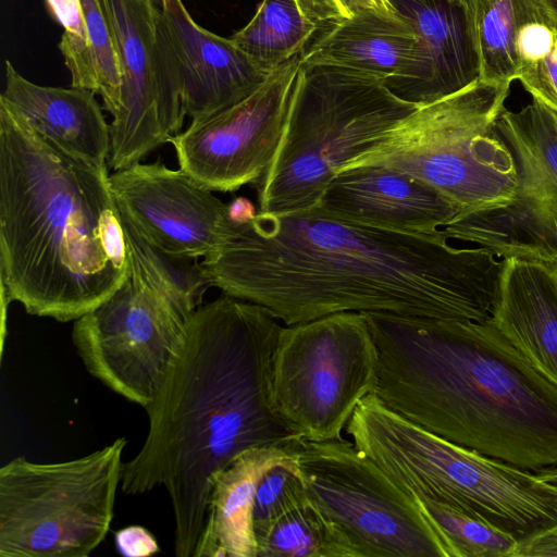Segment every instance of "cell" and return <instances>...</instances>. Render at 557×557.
<instances>
[{"mask_svg": "<svg viewBox=\"0 0 557 557\" xmlns=\"http://www.w3.org/2000/svg\"><path fill=\"white\" fill-rule=\"evenodd\" d=\"M200 267L210 286L267 308L285 325L338 312L483 322L503 260L456 248L436 233H408L333 216L319 207L258 211Z\"/></svg>", "mask_w": 557, "mask_h": 557, "instance_id": "obj_1", "label": "cell"}, {"mask_svg": "<svg viewBox=\"0 0 557 557\" xmlns=\"http://www.w3.org/2000/svg\"><path fill=\"white\" fill-rule=\"evenodd\" d=\"M283 325L257 304L224 294L189 317L121 487L136 495L165 486L174 552L194 557L214 479L239 454L299 436L280 416L272 370Z\"/></svg>", "mask_w": 557, "mask_h": 557, "instance_id": "obj_2", "label": "cell"}, {"mask_svg": "<svg viewBox=\"0 0 557 557\" xmlns=\"http://www.w3.org/2000/svg\"><path fill=\"white\" fill-rule=\"evenodd\" d=\"M374 393L401 417L522 470L557 467V384L483 322L363 313Z\"/></svg>", "mask_w": 557, "mask_h": 557, "instance_id": "obj_3", "label": "cell"}, {"mask_svg": "<svg viewBox=\"0 0 557 557\" xmlns=\"http://www.w3.org/2000/svg\"><path fill=\"white\" fill-rule=\"evenodd\" d=\"M107 165L69 154L0 99V281L9 301L75 321L125 281L129 260Z\"/></svg>", "mask_w": 557, "mask_h": 557, "instance_id": "obj_4", "label": "cell"}, {"mask_svg": "<svg viewBox=\"0 0 557 557\" xmlns=\"http://www.w3.org/2000/svg\"><path fill=\"white\" fill-rule=\"evenodd\" d=\"M345 430L414 498L481 518L518 542L557 524V487L417 425L373 393L359 403Z\"/></svg>", "mask_w": 557, "mask_h": 557, "instance_id": "obj_5", "label": "cell"}, {"mask_svg": "<svg viewBox=\"0 0 557 557\" xmlns=\"http://www.w3.org/2000/svg\"><path fill=\"white\" fill-rule=\"evenodd\" d=\"M419 108L392 92L384 79L301 60L281 144L255 184L259 211L318 207L346 162Z\"/></svg>", "mask_w": 557, "mask_h": 557, "instance_id": "obj_6", "label": "cell"}, {"mask_svg": "<svg viewBox=\"0 0 557 557\" xmlns=\"http://www.w3.org/2000/svg\"><path fill=\"white\" fill-rule=\"evenodd\" d=\"M509 88L480 79L420 107L339 170L380 165L407 173L435 188L462 214L504 207L516 193L517 172L495 123Z\"/></svg>", "mask_w": 557, "mask_h": 557, "instance_id": "obj_7", "label": "cell"}, {"mask_svg": "<svg viewBox=\"0 0 557 557\" xmlns=\"http://www.w3.org/2000/svg\"><path fill=\"white\" fill-rule=\"evenodd\" d=\"M127 442L84 457L35 462L16 457L0 469V556L86 557L110 530Z\"/></svg>", "mask_w": 557, "mask_h": 557, "instance_id": "obj_8", "label": "cell"}, {"mask_svg": "<svg viewBox=\"0 0 557 557\" xmlns=\"http://www.w3.org/2000/svg\"><path fill=\"white\" fill-rule=\"evenodd\" d=\"M310 502L352 557H454L419 502L343 437L293 442Z\"/></svg>", "mask_w": 557, "mask_h": 557, "instance_id": "obj_9", "label": "cell"}, {"mask_svg": "<svg viewBox=\"0 0 557 557\" xmlns=\"http://www.w3.org/2000/svg\"><path fill=\"white\" fill-rule=\"evenodd\" d=\"M272 384L280 416L299 437L341 438L376 384V350L364 314L338 312L283 326Z\"/></svg>", "mask_w": 557, "mask_h": 557, "instance_id": "obj_10", "label": "cell"}, {"mask_svg": "<svg viewBox=\"0 0 557 557\" xmlns=\"http://www.w3.org/2000/svg\"><path fill=\"white\" fill-rule=\"evenodd\" d=\"M189 317L129 267L109 298L75 320L72 338L92 376L146 408L163 385Z\"/></svg>", "mask_w": 557, "mask_h": 557, "instance_id": "obj_11", "label": "cell"}, {"mask_svg": "<svg viewBox=\"0 0 557 557\" xmlns=\"http://www.w3.org/2000/svg\"><path fill=\"white\" fill-rule=\"evenodd\" d=\"M495 131L509 149L517 188L509 203L461 214L440 232L495 256L557 265V117L536 99L504 110Z\"/></svg>", "mask_w": 557, "mask_h": 557, "instance_id": "obj_12", "label": "cell"}, {"mask_svg": "<svg viewBox=\"0 0 557 557\" xmlns=\"http://www.w3.org/2000/svg\"><path fill=\"white\" fill-rule=\"evenodd\" d=\"M117 50L122 88L108 164L126 169L178 134L186 116L154 0H99Z\"/></svg>", "mask_w": 557, "mask_h": 557, "instance_id": "obj_13", "label": "cell"}, {"mask_svg": "<svg viewBox=\"0 0 557 557\" xmlns=\"http://www.w3.org/2000/svg\"><path fill=\"white\" fill-rule=\"evenodd\" d=\"M302 52L274 70L251 95L193 120L173 136L180 169L212 191L256 184L281 144Z\"/></svg>", "mask_w": 557, "mask_h": 557, "instance_id": "obj_14", "label": "cell"}, {"mask_svg": "<svg viewBox=\"0 0 557 557\" xmlns=\"http://www.w3.org/2000/svg\"><path fill=\"white\" fill-rule=\"evenodd\" d=\"M109 181L121 219L168 256L205 258L235 233L227 203L181 169L137 162Z\"/></svg>", "mask_w": 557, "mask_h": 557, "instance_id": "obj_15", "label": "cell"}, {"mask_svg": "<svg viewBox=\"0 0 557 557\" xmlns=\"http://www.w3.org/2000/svg\"><path fill=\"white\" fill-rule=\"evenodd\" d=\"M158 5L183 109L191 121L245 99L271 74L230 37L200 26L182 0H160Z\"/></svg>", "mask_w": 557, "mask_h": 557, "instance_id": "obj_16", "label": "cell"}, {"mask_svg": "<svg viewBox=\"0 0 557 557\" xmlns=\"http://www.w3.org/2000/svg\"><path fill=\"white\" fill-rule=\"evenodd\" d=\"M302 62L336 65L384 79L403 100L424 106L432 72L413 26L400 14L363 12L326 24Z\"/></svg>", "mask_w": 557, "mask_h": 557, "instance_id": "obj_17", "label": "cell"}, {"mask_svg": "<svg viewBox=\"0 0 557 557\" xmlns=\"http://www.w3.org/2000/svg\"><path fill=\"white\" fill-rule=\"evenodd\" d=\"M318 207L338 219L408 233H436L462 214L424 182L380 165L339 170Z\"/></svg>", "mask_w": 557, "mask_h": 557, "instance_id": "obj_18", "label": "cell"}, {"mask_svg": "<svg viewBox=\"0 0 557 557\" xmlns=\"http://www.w3.org/2000/svg\"><path fill=\"white\" fill-rule=\"evenodd\" d=\"M0 96L38 135L71 156L107 165L111 136L96 94L78 87L42 86L25 78L8 60Z\"/></svg>", "mask_w": 557, "mask_h": 557, "instance_id": "obj_19", "label": "cell"}, {"mask_svg": "<svg viewBox=\"0 0 557 557\" xmlns=\"http://www.w3.org/2000/svg\"><path fill=\"white\" fill-rule=\"evenodd\" d=\"M491 319L536 369L557 384V265L503 259Z\"/></svg>", "mask_w": 557, "mask_h": 557, "instance_id": "obj_20", "label": "cell"}, {"mask_svg": "<svg viewBox=\"0 0 557 557\" xmlns=\"http://www.w3.org/2000/svg\"><path fill=\"white\" fill-rule=\"evenodd\" d=\"M417 30L432 78L424 106L481 78V59L470 0H388Z\"/></svg>", "mask_w": 557, "mask_h": 557, "instance_id": "obj_21", "label": "cell"}, {"mask_svg": "<svg viewBox=\"0 0 557 557\" xmlns=\"http://www.w3.org/2000/svg\"><path fill=\"white\" fill-rule=\"evenodd\" d=\"M294 441L247 449L216 474L194 557H256L252 508L257 485L269 468L294 456Z\"/></svg>", "mask_w": 557, "mask_h": 557, "instance_id": "obj_22", "label": "cell"}, {"mask_svg": "<svg viewBox=\"0 0 557 557\" xmlns=\"http://www.w3.org/2000/svg\"><path fill=\"white\" fill-rule=\"evenodd\" d=\"M481 59V81L511 84L521 64L518 38L522 27L546 8L544 0H470Z\"/></svg>", "mask_w": 557, "mask_h": 557, "instance_id": "obj_23", "label": "cell"}, {"mask_svg": "<svg viewBox=\"0 0 557 557\" xmlns=\"http://www.w3.org/2000/svg\"><path fill=\"white\" fill-rule=\"evenodd\" d=\"M319 28L301 13L296 0H263L250 22L230 38L272 73L302 52Z\"/></svg>", "mask_w": 557, "mask_h": 557, "instance_id": "obj_24", "label": "cell"}, {"mask_svg": "<svg viewBox=\"0 0 557 557\" xmlns=\"http://www.w3.org/2000/svg\"><path fill=\"white\" fill-rule=\"evenodd\" d=\"M86 45L77 62L69 69L72 86L99 95L113 116L120 106L122 71L108 20L99 0H81Z\"/></svg>", "mask_w": 557, "mask_h": 557, "instance_id": "obj_25", "label": "cell"}, {"mask_svg": "<svg viewBox=\"0 0 557 557\" xmlns=\"http://www.w3.org/2000/svg\"><path fill=\"white\" fill-rule=\"evenodd\" d=\"M256 557H352V553L309 499L280 518L257 541Z\"/></svg>", "mask_w": 557, "mask_h": 557, "instance_id": "obj_26", "label": "cell"}, {"mask_svg": "<svg viewBox=\"0 0 557 557\" xmlns=\"http://www.w3.org/2000/svg\"><path fill=\"white\" fill-rule=\"evenodd\" d=\"M127 245L129 267L151 286L169 298L178 309L190 315L198 307L209 283L200 263L191 259L168 256L146 243L122 220Z\"/></svg>", "mask_w": 557, "mask_h": 557, "instance_id": "obj_27", "label": "cell"}, {"mask_svg": "<svg viewBox=\"0 0 557 557\" xmlns=\"http://www.w3.org/2000/svg\"><path fill=\"white\" fill-rule=\"evenodd\" d=\"M416 499L448 543L454 557H510L517 546L512 535L481 518L433 500Z\"/></svg>", "mask_w": 557, "mask_h": 557, "instance_id": "obj_28", "label": "cell"}, {"mask_svg": "<svg viewBox=\"0 0 557 557\" xmlns=\"http://www.w3.org/2000/svg\"><path fill=\"white\" fill-rule=\"evenodd\" d=\"M309 500L295 453L260 478L253 500L252 528L257 541L284 515Z\"/></svg>", "mask_w": 557, "mask_h": 557, "instance_id": "obj_29", "label": "cell"}, {"mask_svg": "<svg viewBox=\"0 0 557 557\" xmlns=\"http://www.w3.org/2000/svg\"><path fill=\"white\" fill-rule=\"evenodd\" d=\"M301 13L312 23L324 26L363 12L398 14L388 0H296Z\"/></svg>", "mask_w": 557, "mask_h": 557, "instance_id": "obj_30", "label": "cell"}, {"mask_svg": "<svg viewBox=\"0 0 557 557\" xmlns=\"http://www.w3.org/2000/svg\"><path fill=\"white\" fill-rule=\"evenodd\" d=\"M46 2L51 15L64 28L59 49L69 70L77 62L86 45L81 0H46Z\"/></svg>", "mask_w": 557, "mask_h": 557, "instance_id": "obj_31", "label": "cell"}, {"mask_svg": "<svg viewBox=\"0 0 557 557\" xmlns=\"http://www.w3.org/2000/svg\"><path fill=\"white\" fill-rule=\"evenodd\" d=\"M523 88L557 117V41L541 61L524 69L519 79Z\"/></svg>", "mask_w": 557, "mask_h": 557, "instance_id": "obj_32", "label": "cell"}, {"mask_svg": "<svg viewBox=\"0 0 557 557\" xmlns=\"http://www.w3.org/2000/svg\"><path fill=\"white\" fill-rule=\"evenodd\" d=\"M117 550L129 557H146L159 552V545L152 534L139 525H131L115 533Z\"/></svg>", "mask_w": 557, "mask_h": 557, "instance_id": "obj_33", "label": "cell"}, {"mask_svg": "<svg viewBox=\"0 0 557 557\" xmlns=\"http://www.w3.org/2000/svg\"><path fill=\"white\" fill-rule=\"evenodd\" d=\"M510 557H557V524L519 541Z\"/></svg>", "mask_w": 557, "mask_h": 557, "instance_id": "obj_34", "label": "cell"}, {"mask_svg": "<svg viewBox=\"0 0 557 557\" xmlns=\"http://www.w3.org/2000/svg\"><path fill=\"white\" fill-rule=\"evenodd\" d=\"M257 213L256 206L246 197H237L227 203V216L234 226L249 223Z\"/></svg>", "mask_w": 557, "mask_h": 557, "instance_id": "obj_35", "label": "cell"}, {"mask_svg": "<svg viewBox=\"0 0 557 557\" xmlns=\"http://www.w3.org/2000/svg\"><path fill=\"white\" fill-rule=\"evenodd\" d=\"M536 474L548 484L557 487V467L541 471Z\"/></svg>", "mask_w": 557, "mask_h": 557, "instance_id": "obj_36", "label": "cell"}, {"mask_svg": "<svg viewBox=\"0 0 557 557\" xmlns=\"http://www.w3.org/2000/svg\"><path fill=\"white\" fill-rule=\"evenodd\" d=\"M547 9L557 21V0H544Z\"/></svg>", "mask_w": 557, "mask_h": 557, "instance_id": "obj_37", "label": "cell"}, {"mask_svg": "<svg viewBox=\"0 0 557 557\" xmlns=\"http://www.w3.org/2000/svg\"><path fill=\"white\" fill-rule=\"evenodd\" d=\"M156 2H159L160 0H154Z\"/></svg>", "mask_w": 557, "mask_h": 557, "instance_id": "obj_38", "label": "cell"}]
</instances>
